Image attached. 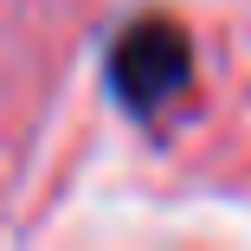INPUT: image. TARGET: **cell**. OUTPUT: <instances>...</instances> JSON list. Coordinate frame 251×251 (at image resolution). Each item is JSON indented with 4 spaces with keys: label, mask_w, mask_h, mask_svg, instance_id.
<instances>
[{
    "label": "cell",
    "mask_w": 251,
    "mask_h": 251,
    "mask_svg": "<svg viewBox=\"0 0 251 251\" xmlns=\"http://www.w3.org/2000/svg\"><path fill=\"white\" fill-rule=\"evenodd\" d=\"M187 71H193V52L174 20H135L110 52V84L123 97V110H135V116H155L187 84Z\"/></svg>",
    "instance_id": "cell-1"
}]
</instances>
